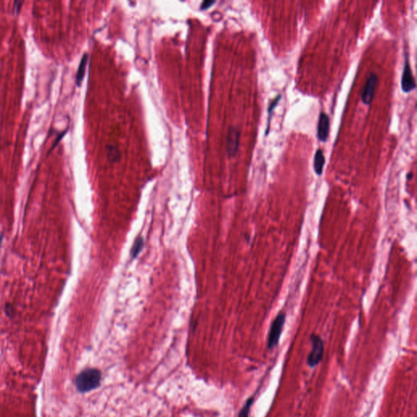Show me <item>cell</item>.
<instances>
[{"label":"cell","instance_id":"15","mask_svg":"<svg viewBox=\"0 0 417 417\" xmlns=\"http://www.w3.org/2000/svg\"><path fill=\"white\" fill-rule=\"evenodd\" d=\"M24 2H18V1H15L14 6H13V9H14L16 14H19L20 10H21V5L23 4Z\"/></svg>","mask_w":417,"mask_h":417},{"label":"cell","instance_id":"11","mask_svg":"<svg viewBox=\"0 0 417 417\" xmlns=\"http://www.w3.org/2000/svg\"><path fill=\"white\" fill-rule=\"evenodd\" d=\"M107 157L108 161L111 162H116L120 159L121 153L117 146L115 144L107 145Z\"/></svg>","mask_w":417,"mask_h":417},{"label":"cell","instance_id":"13","mask_svg":"<svg viewBox=\"0 0 417 417\" xmlns=\"http://www.w3.org/2000/svg\"><path fill=\"white\" fill-rule=\"evenodd\" d=\"M253 400H254L253 397L248 398V400L244 403V405L243 406V408H242V410L240 411L238 417H248L249 413H250L251 407L253 405Z\"/></svg>","mask_w":417,"mask_h":417},{"label":"cell","instance_id":"4","mask_svg":"<svg viewBox=\"0 0 417 417\" xmlns=\"http://www.w3.org/2000/svg\"><path fill=\"white\" fill-rule=\"evenodd\" d=\"M378 76L377 75V73H371L362 92V101L366 105H370V104L373 102L376 90L378 87Z\"/></svg>","mask_w":417,"mask_h":417},{"label":"cell","instance_id":"1","mask_svg":"<svg viewBox=\"0 0 417 417\" xmlns=\"http://www.w3.org/2000/svg\"><path fill=\"white\" fill-rule=\"evenodd\" d=\"M102 382V373L97 368H87L80 372L76 377L74 384L77 392L87 394L100 388Z\"/></svg>","mask_w":417,"mask_h":417},{"label":"cell","instance_id":"2","mask_svg":"<svg viewBox=\"0 0 417 417\" xmlns=\"http://www.w3.org/2000/svg\"><path fill=\"white\" fill-rule=\"evenodd\" d=\"M285 314L284 312H279V314H277V317L272 322L269 333H268V338H267L268 349H273L277 347V345L279 344V338H280L282 331H283L284 323H285Z\"/></svg>","mask_w":417,"mask_h":417},{"label":"cell","instance_id":"7","mask_svg":"<svg viewBox=\"0 0 417 417\" xmlns=\"http://www.w3.org/2000/svg\"><path fill=\"white\" fill-rule=\"evenodd\" d=\"M329 131H330V119L328 115L322 112L319 114L318 129H317V136L319 140L325 143L326 141L328 140Z\"/></svg>","mask_w":417,"mask_h":417},{"label":"cell","instance_id":"14","mask_svg":"<svg viewBox=\"0 0 417 417\" xmlns=\"http://www.w3.org/2000/svg\"><path fill=\"white\" fill-rule=\"evenodd\" d=\"M214 2H215L214 1H204V2H202V5H201V9H208L212 5L214 4Z\"/></svg>","mask_w":417,"mask_h":417},{"label":"cell","instance_id":"9","mask_svg":"<svg viewBox=\"0 0 417 417\" xmlns=\"http://www.w3.org/2000/svg\"><path fill=\"white\" fill-rule=\"evenodd\" d=\"M87 61H88V54L85 53L83 57H82V60L80 61L79 66L77 69V75H76V84H77V87H80V85L84 78Z\"/></svg>","mask_w":417,"mask_h":417},{"label":"cell","instance_id":"16","mask_svg":"<svg viewBox=\"0 0 417 417\" xmlns=\"http://www.w3.org/2000/svg\"><path fill=\"white\" fill-rule=\"evenodd\" d=\"M2 236H1V237H0V248H1V244H2Z\"/></svg>","mask_w":417,"mask_h":417},{"label":"cell","instance_id":"3","mask_svg":"<svg viewBox=\"0 0 417 417\" xmlns=\"http://www.w3.org/2000/svg\"><path fill=\"white\" fill-rule=\"evenodd\" d=\"M311 342H312V350L307 357V364L311 368H314L323 359V354H324V344L321 338L315 334H312L311 336Z\"/></svg>","mask_w":417,"mask_h":417},{"label":"cell","instance_id":"10","mask_svg":"<svg viewBox=\"0 0 417 417\" xmlns=\"http://www.w3.org/2000/svg\"><path fill=\"white\" fill-rule=\"evenodd\" d=\"M281 100V95H278V96L276 97V98L272 101V103L270 104L269 107H268V109H267V113H268V117H267V130H266V133L265 136H268V134H269L270 132V127H271V121H272V113L274 112L275 108H277V106L278 105V103H279V101Z\"/></svg>","mask_w":417,"mask_h":417},{"label":"cell","instance_id":"6","mask_svg":"<svg viewBox=\"0 0 417 417\" xmlns=\"http://www.w3.org/2000/svg\"><path fill=\"white\" fill-rule=\"evenodd\" d=\"M240 146V132L237 127H231L228 131L226 148L228 156L233 157L237 155Z\"/></svg>","mask_w":417,"mask_h":417},{"label":"cell","instance_id":"12","mask_svg":"<svg viewBox=\"0 0 417 417\" xmlns=\"http://www.w3.org/2000/svg\"><path fill=\"white\" fill-rule=\"evenodd\" d=\"M143 247V239L142 237H138L134 242L133 247L132 248V258H136L140 253Z\"/></svg>","mask_w":417,"mask_h":417},{"label":"cell","instance_id":"5","mask_svg":"<svg viewBox=\"0 0 417 417\" xmlns=\"http://www.w3.org/2000/svg\"><path fill=\"white\" fill-rule=\"evenodd\" d=\"M401 87H402L403 92H405V93L413 92V90H415L416 87H417L415 77L413 76V71H412L408 57H406L405 64H404V67H403V75H402V79H401Z\"/></svg>","mask_w":417,"mask_h":417},{"label":"cell","instance_id":"8","mask_svg":"<svg viewBox=\"0 0 417 417\" xmlns=\"http://www.w3.org/2000/svg\"><path fill=\"white\" fill-rule=\"evenodd\" d=\"M325 165V157L321 149H317L314 157V171L317 175H321Z\"/></svg>","mask_w":417,"mask_h":417}]
</instances>
